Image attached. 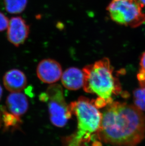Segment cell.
I'll return each mask as SVG.
<instances>
[{
	"instance_id": "6da1fadb",
	"label": "cell",
	"mask_w": 145,
	"mask_h": 146,
	"mask_svg": "<svg viewBox=\"0 0 145 146\" xmlns=\"http://www.w3.org/2000/svg\"><path fill=\"white\" fill-rule=\"evenodd\" d=\"M98 139L116 146H136L145 137V115L135 105L113 101L103 112Z\"/></svg>"
},
{
	"instance_id": "7a4b0ae2",
	"label": "cell",
	"mask_w": 145,
	"mask_h": 146,
	"mask_svg": "<svg viewBox=\"0 0 145 146\" xmlns=\"http://www.w3.org/2000/svg\"><path fill=\"white\" fill-rule=\"evenodd\" d=\"M82 71L84 75V90L98 96L93 102L97 108H103L111 103L112 96L121 93L120 83L114 76V68L108 58L104 57L93 64L87 65Z\"/></svg>"
},
{
	"instance_id": "3957f363",
	"label": "cell",
	"mask_w": 145,
	"mask_h": 146,
	"mask_svg": "<svg viewBox=\"0 0 145 146\" xmlns=\"http://www.w3.org/2000/svg\"><path fill=\"white\" fill-rule=\"evenodd\" d=\"M77 119V129L72 135L63 139V146H84L97 137L102 114L94 104L85 97H80L69 105Z\"/></svg>"
},
{
	"instance_id": "277c9868",
	"label": "cell",
	"mask_w": 145,
	"mask_h": 146,
	"mask_svg": "<svg viewBox=\"0 0 145 146\" xmlns=\"http://www.w3.org/2000/svg\"><path fill=\"white\" fill-rule=\"evenodd\" d=\"M142 7L138 0H111L107 11L110 18L116 23L136 28L145 22Z\"/></svg>"
},
{
	"instance_id": "5b68a950",
	"label": "cell",
	"mask_w": 145,
	"mask_h": 146,
	"mask_svg": "<svg viewBox=\"0 0 145 146\" xmlns=\"http://www.w3.org/2000/svg\"><path fill=\"white\" fill-rule=\"evenodd\" d=\"M43 101L48 102L50 120L56 127H63L71 117L72 113L65 100L62 88L59 84L51 85L46 92L40 98Z\"/></svg>"
},
{
	"instance_id": "8992f818",
	"label": "cell",
	"mask_w": 145,
	"mask_h": 146,
	"mask_svg": "<svg viewBox=\"0 0 145 146\" xmlns=\"http://www.w3.org/2000/svg\"><path fill=\"white\" fill-rule=\"evenodd\" d=\"M8 28L7 38L16 47L23 44L28 37L30 27L21 17L11 18Z\"/></svg>"
},
{
	"instance_id": "52a82bcc",
	"label": "cell",
	"mask_w": 145,
	"mask_h": 146,
	"mask_svg": "<svg viewBox=\"0 0 145 146\" xmlns=\"http://www.w3.org/2000/svg\"><path fill=\"white\" fill-rule=\"evenodd\" d=\"M36 73L40 80L48 84H52L58 81L63 73L59 63L51 59L42 60L37 66Z\"/></svg>"
},
{
	"instance_id": "ba28073f",
	"label": "cell",
	"mask_w": 145,
	"mask_h": 146,
	"mask_svg": "<svg viewBox=\"0 0 145 146\" xmlns=\"http://www.w3.org/2000/svg\"><path fill=\"white\" fill-rule=\"evenodd\" d=\"M3 83L6 89L11 93L21 92L26 87L27 78L21 70L12 69L5 74Z\"/></svg>"
},
{
	"instance_id": "9c48e42d",
	"label": "cell",
	"mask_w": 145,
	"mask_h": 146,
	"mask_svg": "<svg viewBox=\"0 0 145 146\" xmlns=\"http://www.w3.org/2000/svg\"><path fill=\"white\" fill-rule=\"evenodd\" d=\"M61 81L63 85L67 90H77L84 86V72L78 68H69L62 73Z\"/></svg>"
},
{
	"instance_id": "30bf717a",
	"label": "cell",
	"mask_w": 145,
	"mask_h": 146,
	"mask_svg": "<svg viewBox=\"0 0 145 146\" xmlns=\"http://www.w3.org/2000/svg\"><path fill=\"white\" fill-rule=\"evenodd\" d=\"M6 104L9 112L18 117L25 114L29 106L28 98L21 92L10 94L7 97Z\"/></svg>"
},
{
	"instance_id": "8fae6325",
	"label": "cell",
	"mask_w": 145,
	"mask_h": 146,
	"mask_svg": "<svg viewBox=\"0 0 145 146\" xmlns=\"http://www.w3.org/2000/svg\"><path fill=\"white\" fill-rule=\"evenodd\" d=\"M1 118L4 125V130H16L18 128L21 124L20 117L8 112L4 108H1Z\"/></svg>"
},
{
	"instance_id": "7c38bea8",
	"label": "cell",
	"mask_w": 145,
	"mask_h": 146,
	"mask_svg": "<svg viewBox=\"0 0 145 146\" xmlns=\"http://www.w3.org/2000/svg\"><path fill=\"white\" fill-rule=\"evenodd\" d=\"M5 10L11 14H19L25 10L28 0H4Z\"/></svg>"
},
{
	"instance_id": "4fadbf2b",
	"label": "cell",
	"mask_w": 145,
	"mask_h": 146,
	"mask_svg": "<svg viewBox=\"0 0 145 146\" xmlns=\"http://www.w3.org/2000/svg\"><path fill=\"white\" fill-rule=\"evenodd\" d=\"M133 96L135 106L142 111H145V87L134 90Z\"/></svg>"
},
{
	"instance_id": "5bb4252c",
	"label": "cell",
	"mask_w": 145,
	"mask_h": 146,
	"mask_svg": "<svg viewBox=\"0 0 145 146\" xmlns=\"http://www.w3.org/2000/svg\"><path fill=\"white\" fill-rule=\"evenodd\" d=\"M9 24L8 18L3 13L0 12V32L7 29Z\"/></svg>"
},
{
	"instance_id": "9a60e30c",
	"label": "cell",
	"mask_w": 145,
	"mask_h": 146,
	"mask_svg": "<svg viewBox=\"0 0 145 146\" xmlns=\"http://www.w3.org/2000/svg\"><path fill=\"white\" fill-rule=\"evenodd\" d=\"M138 80L139 81L140 87L141 88L145 87V70L142 68H140L139 72L137 75Z\"/></svg>"
},
{
	"instance_id": "2e32d148",
	"label": "cell",
	"mask_w": 145,
	"mask_h": 146,
	"mask_svg": "<svg viewBox=\"0 0 145 146\" xmlns=\"http://www.w3.org/2000/svg\"><path fill=\"white\" fill-rule=\"evenodd\" d=\"M140 68L145 70V51L141 55L140 60Z\"/></svg>"
},
{
	"instance_id": "e0dca14e",
	"label": "cell",
	"mask_w": 145,
	"mask_h": 146,
	"mask_svg": "<svg viewBox=\"0 0 145 146\" xmlns=\"http://www.w3.org/2000/svg\"><path fill=\"white\" fill-rule=\"evenodd\" d=\"M140 4H141V6L143 7L145 6V0H138Z\"/></svg>"
},
{
	"instance_id": "ac0fdd59",
	"label": "cell",
	"mask_w": 145,
	"mask_h": 146,
	"mask_svg": "<svg viewBox=\"0 0 145 146\" xmlns=\"http://www.w3.org/2000/svg\"><path fill=\"white\" fill-rule=\"evenodd\" d=\"M2 95H3V88H2V87L0 85V100L1 99Z\"/></svg>"
},
{
	"instance_id": "d6986e66",
	"label": "cell",
	"mask_w": 145,
	"mask_h": 146,
	"mask_svg": "<svg viewBox=\"0 0 145 146\" xmlns=\"http://www.w3.org/2000/svg\"><path fill=\"white\" fill-rule=\"evenodd\" d=\"M3 123L2 122V118H1V113H0V127L1 126V124Z\"/></svg>"
}]
</instances>
